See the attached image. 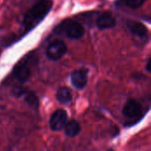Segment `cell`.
Wrapping results in <instances>:
<instances>
[{
    "label": "cell",
    "instance_id": "obj_2",
    "mask_svg": "<svg viewBox=\"0 0 151 151\" xmlns=\"http://www.w3.org/2000/svg\"><path fill=\"white\" fill-rule=\"evenodd\" d=\"M66 45L63 41L56 40L52 42L46 51V55L50 60H58L66 53Z\"/></svg>",
    "mask_w": 151,
    "mask_h": 151
},
{
    "label": "cell",
    "instance_id": "obj_3",
    "mask_svg": "<svg viewBox=\"0 0 151 151\" xmlns=\"http://www.w3.org/2000/svg\"><path fill=\"white\" fill-rule=\"evenodd\" d=\"M67 120V113L65 111L59 109L57 110L50 117V127L53 131H59L65 127Z\"/></svg>",
    "mask_w": 151,
    "mask_h": 151
},
{
    "label": "cell",
    "instance_id": "obj_8",
    "mask_svg": "<svg viewBox=\"0 0 151 151\" xmlns=\"http://www.w3.org/2000/svg\"><path fill=\"white\" fill-rule=\"evenodd\" d=\"M12 74L19 82H26L30 77V71L26 65H17L12 71Z\"/></svg>",
    "mask_w": 151,
    "mask_h": 151
},
{
    "label": "cell",
    "instance_id": "obj_10",
    "mask_svg": "<svg viewBox=\"0 0 151 151\" xmlns=\"http://www.w3.org/2000/svg\"><path fill=\"white\" fill-rule=\"evenodd\" d=\"M65 131L66 135H68L70 137H73L81 132V126L78 121L73 119L65 124Z\"/></svg>",
    "mask_w": 151,
    "mask_h": 151
},
{
    "label": "cell",
    "instance_id": "obj_5",
    "mask_svg": "<svg viewBox=\"0 0 151 151\" xmlns=\"http://www.w3.org/2000/svg\"><path fill=\"white\" fill-rule=\"evenodd\" d=\"M142 108L135 100H129L123 108V114L129 119H137L142 115Z\"/></svg>",
    "mask_w": 151,
    "mask_h": 151
},
{
    "label": "cell",
    "instance_id": "obj_12",
    "mask_svg": "<svg viewBox=\"0 0 151 151\" xmlns=\"http://www.w3.org/2000/svg\"><path fill=\"white\" fill-rule=\"evenodd\" d=\"M23 95H25V99L31 107H33L35 109H36L38 107V99L34 93H32V92H27L26 93L24 91Z\"/></svg>",
    "mask_w": 151,
    "mask_h": 151
},
{
    "label": "cell",
    "instance_id": "obj_7",
    "mask_svg": "<svg viewBox=\"0 0 151 151\" xmlns=\"http://www.w3.org/2000/svg\"><path fill=\"white\" fill-rule=\"evenodd\" d=\"M127 27L135 35L140 37H145L148 35V28L142 22L135 20H128Z\"/></svg>",
    "mask_w": 151,
    "mask_h": 151
},
{
    "label": "cell",
    "instance_id": "obj_15",
    "mask_svg": "<svg viewBox=\"0 0 151 151\" xmlns=\"http://www.w3.org/2000/svg\"><path fill=\"white\" fill-rule=\"evenodd\" d=\"M108 151H113L112 150H108Z\"/></svg>",
    "mask_w": 151,
    "mask_h": 151
},
{
    "label": "cell",
    "instance_id": "obj_1",
    "mask_svg": "<svg viewBox=\"0 0 151 151\" xmlns=\"http://www.w3.org/2000/svg\"><path fill=\"white\" fill-rule=\"evenodd\" d=\"M51 0H42L31 7L25 14L23 25L27 30H31L39 22H41L52 8Z\"/></svg>",
    "mask_w": 151,
    "mask_h": 151
},
{
    "label": "cell",
    "instance_id": "obj_14",
    "mask_svg": "<svg viewBox=\"0 0 151 151\" xmlns=\"http://www.w3.org/2000/svg\"><path fill=\"white\" fill-rule=\"evenodd\" d=\"M150 60H149L148 61V63H147V66H146V68H147V71L149 72V73H150L151 69H150Z\"/></svg>",
    "mask_w": 151,
    "mask_h": 151
},
{
    "label": "cell",
    "instance_id": "obj_11",
    "mask_svg": "<svg viewBox=\"0 0 151 151\" xmlns=\"http://www.w3.org/2000/svg\"><path fill=\"white\" fill-rule=\"evenodd\" d=\"M73 96L69 88H60L57 92V99L61 104H68L72 101Z\"/></svg>",
    "mask_w": 151,
    "mask_h": 151
},
{
    "label": "cell",
    "instance_id": "obj_9",
    "mask_svg": "<svg viewBox=\"0 0 151 151\" xmlns=\"http://www.w3.org/2000/svg\"><path fill=\"white\" fill-rule=\"evenodd\" d=\"M116 25V20L114 17L111 14H104L100 16L96 20V26L100 29L111 28Z\"/></svg>",
    "mask_w": 151,
    "mask_h": 151
},
{
    "label": "cell",
    "instance_id": "obj_13",
    "mask_svg": "<svg viewBox=\"0 0 151 151\" xmlns=\"http://www.w3.org/2000/svg\"><path fill=\"white\" fill-rule=\"evenodd\" d=\"M125 1L127 5L131 9H137L141 7L145 2V0H125Z\"/></svg>",
    "mask_w": 151,
    "mask_h": 151
},
{
    "label": "cell",
    "instance_id": "obj_4",
    "mask_svg": "<svg viewBox=\"0 0 151 151\" xmlns=\"http://www.w3.org/2000/svg\"><path fill=\"white\" fill-rule=\"evenodd\" d=\"M71 82L77 89H82L88 82V70L85 68L75 70L71 75Z\"/></svg>",
    "mask_w": 151,
    "mask_h": 151
},
{
    "label": "cell",
    "instance_id": "obj_6",
    "mask_svg": "<svg viewBox=\"0 0 151 151\" xmlns=\"http://www.w3.org/2000/svg\"><path fill=\"white\" fill-rule=\"evenodd\" d=\"M65 35L70 39H80L83 36L85 30L84 27L78 22H70L68 23L65 28Z\"/></svg>",
    "mask_w": 151,
    "mask_h": 151
}]
</instances>
